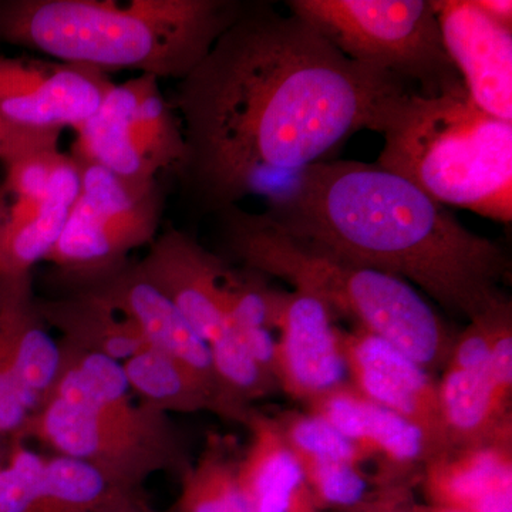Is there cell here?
Listing matches in <instances>:
<instances>
[{"label": "cell", "instance_id": "obj_1", "mask_svg": "<svg viewBox=\"0 0 512 512\" xmlns=\"http://www.w3.org/2000/svg\"><path fill=\"white\" fill-rule=\"evenodd\" d=\"M417 90L355 62L308 20L245 5L171 100L185 156L175 177L205 210L281 194L357 131L383 134Z\"/></svg>", "mask_w": 512, "mask_h": 512}, {"label": "cell", "instance_id": "obj_2", "mask_svg": "<svg viewBox=\"0 0 512 512\" xmlns=\"http://www.w3.org/2000/svg\"><path fill=\"white\" fill-rule=\"evenodd\" d=\"M286 231L416 284L446 311L476 320L510 302V256L446 205L375 164L326 160L268 200Z\"/></svg>", "mask_w": 512, "mask_h": 512}, {"label": "cell", "instance_id": "obj_3", "mask_svg": "<svg viewBox=\"0 0 512 512\" xmlns=\"http://www.w3.org/2000/svg\"><path fill=\"white\" fill-rule=\"evenodd\" d=\"M237 0H0V42L109 74L185 79L235 22Z\"/></svg>", "mask_w": 512, "mask_h": 512}, {"label": "cell", "instance_id": "obj_4", "mask_svg": "<svg viewBox=\"0 0 512 512\" xmlns=\"http://www.w3.org/2000/svg\"><path fill=\"white\" fill-rule=\"evenodd\" d=\"M225 248L248 271L289 282L357 328L379 336L430 375L443 370L457 335L409 282L299 237L266 212L220 214Z\"/></svg>", "mask_w": 512, "mask_h": 512}, {"label": "cell", "instance_id": "obj_5", "mask_svg": "<svg viewBox=\"0 0 512 512\" xmlns=\"http://www.w3.org/2000/svg\"><path fill=\"white\" fill-rule=\"evenodd\" d=\"M57 343L59 373L16 439L94 468L111 488H141L163 471L180 477L192 460L170 414L134 400L121 363Z\"/></svg>", "mask_w": 512, "mask_h": 512}, {"label": "cell", "instance_id": "obj_6", "mask_svg": "<svg viewBox=\"0 0 512 512\" xmlns=\"http://www.w3.org/2000/svg\"><path fill=\"white\" fill-rule=\"evenodd\" d=\"M377 165L443 205L512 221V123L485 113L466 87L407 97L383 133Z\"/></svg>", "mask_w": 512, "mask_h": 512}, {"label": "cell", "instance_id": "obj_7", "mask_svg": "<svg viewBox=\"0 0 512 512\" xmlns=\"http://www.w3.org/2000/svg\"><path fill=\"white\" fill-rule=\"evenodd\" d=\"M349 59L399 77L424 96L464 86L444 47L433 2L426 0H291Z\"/></svg>", "mask_w": 512, "mask_h": 512}, {"label": "cell", "instance_id": "obj_8", "mask_svg": "<svg viewBox=\"0 0 512 512\" xmlns=\"http://www.w3.org/2000/svg\"><path fill=\"white\" fill-rule=\"evenodd\" d=\"M79 163V195L45 259L69 291L128 264L131 252L160 234L164 214L160 180H126L99 165Z\"/></svg>", "mask_w": 512, "mask_h": 512}, {"label": "cell", "instance_id": "obj_9", "mask_svg": "<svg viewBox=\"0 0 512 512\" xmlns=\"http://www.w3.org/2000/svg\"><path fill=\"white\" fill-rule=\"evenodd\" d=\"M160 82L137 74L114 83L96 113L74 128L70 154L131 181L177 175L185 156L183 128Z\"/></svg>", "mask_w": 512, "mask_h": 512}, {"label": "cell", "instance_id": "obj_10", "mask_svg": "<svg viewBox=\"0 0 512 512\" xmlns=\"http://www.w3.org/2000/svg\"><path fill=\"white\" fill-rule=\"evenodd\" d=\"M0 185V275L32 274L62 234L80 190L72 154L43 151L5 167Z\"/></svg>", "mask_w": 512, "mask_h": 512}, {"label": "cell", "instance_id": "obj_11", "mask_svg": "<svg viewBox=\"0 0 512 512\" xmlns=\"http://www.w3.org/2000/svg\"><path fill=\"white\" fill-rule=\"evenodd\" d=\"M136 266L208 346L235 330L232 306L244 274L234 271L187 232L165 228Z\"/></svg>", "mask_w": 512, "mask_h": 512}, {"label": "cell", "instance_id": "obj_12", "mask_svg": "<svg viewBox=\"0 0 512 512\" xmlns=\"http://www.w3.org/2000/svg\"><path fill=\"white\" fill-rule=\"evenodd\" d=\"M113 84L109 74L84 64L0 56V116L35 130H74Z\"/></svg>", "mask_w": 512, "mask_h": 512}, {"label": "cell", "instance_id": "obj_13", "mask_svg": "<svg viewBox=\"0 0 512 512\" xmlns=\"http://www.w3.org/2000/svg\"><path fill=\"white\" fill-rule=\"evenodd\" d=\"M339 339L350 386L365 399L423 431L436 454L447 450L439 387L434 376L365 329L340 330Z\"/></svg>", "mask_w": 512, "mask_h": 512}, {"label": "cell", "instance_id": "obj_14", "mask_svg": "<svg viewBox=\"0 0 512 512\" xmlns=\"http://www.w3.org/2000/svg\"><path fill=\"white\" fill-rule=\"evenodd\" d=\"M305 412L333 429L380 463L373 488L412 487L436 451L423 431L356 392L349 382L306 404Z\"/></svg>", "mask_w": 512, "mask_h": 512}, {"label": "cell", "instance_id": "obj_15", "mask_svg": "<svg viewBox=\"0 0 512 512\" xmlns=\"http://www.w3.org/2000/svg\"><path fill=\"white\" fill-rule=\"evenodd\" d=\"M276 329L275 377L279 390L303 406L348 383L333 312L315 296L282 293Z\"/></svg>", "mask_w": 512, "mask_h": 512}, {"label": "cell", "instance_id": "obj_16", "mask_svg": "<svg viewBox=\"0 0 512 512\" xmlns=\"http://www.w3.org/2000/svg\"><path fill=\"white\" fill-rule=\"evenodd\" d=\"M444 47L470 99L512 123V29L474 0H434Z\"/></svg>", "mask_w": 512, "mask_h": 512}, {"label": "cell", "instance_id": "obj_17", "mask_svg": "<svg viewBox=\"0 0 512 512\" xmlns=\"http://www.w3.org/2000/svg\"><path fill=\"white\" fill-rule=\"evenodd\" d=\"M59 367V343L40 312L33 274L0 275V383L15 390L32 413Z\"/></svg>", "mask_w": 512, "mask_h": 512}, {"label": "cell", "instance_id": "obj_18", "mask_svg": "<svg viewBox=\"0 0 512 512\" xmlns=\"http://www.w3.org/2000/svg\"><path fill=\"white\" fill-rule=\"evenodd\" d=\"M67 292L86 293L111 311L130 319L151 348L177 357L224 396L207 343L195 333L173 303L138 272L136 264L128 262L109 275ZM232 412L239 423L237 413L234 409Z\"/></svg>", "mask_w": 512, "mask_h": 512}, {"label": "cell", "instance_id": "obj_19", "mask_svg": "<svg viewBox=\"0 0 512 512\" xmlns=\"http://www.w3.org/2000/svg\"><path fill=\"white\" fill-rule=\"evenodd\" d=\"M110 490L94 468L43 456L16 437L0 467V512H93Z\"/></svg>", "mask_w": 512, "mask_h": 512}, {"label": "cell", "instance_id": "obj_20", "mask_svg": "<svg viewBox=\"0 0 512 512\" xmlns=\"http://www.w3.org/2000/svg\"><path fill=\"white\" fill-rule=\"evenodd\" d=\"M420 484L430 505L512 512V436L441 451L427 461Z\"/></svg>", "mask_w": 512, "mask_h": 512}, {"label": "cell", "instance_id": "obj_21", "mask_svg": "<svg viewBox=\"0 0 512 512\" xmlns=\"http://www.w3.org/2000/svg\"><path fill=\"white\" fill-rule=\"evenodd\" d=\"M437 387L448 448L512 436V392L495 382L488 365L444 369Z\"/></svg>", "mask_w": 512, "mask_h": 512}, {"label": "cell", "instance_id": "obj_22", "mask_svg": "<svg viewBox=\"0 0 512 512\" xmlns=\"http://www.w3.org/2000/svg\"><path fill=\"white\" fill-rule=\"evenodd\" d=\"M131 393L167 414L211 412L235 421L220 390L177 357L156 348L141 350L121 363Z\"/></svg>", "mask_w": 512, "mask_h": 512}, {"label": "cell", "instance_id": "obj_23", "mask_svg": "<svg viewBox=\"0 0 512 512\" xmlns=\"http://www.w3.org/2000/svg\"><path fill=\"white\" fill-rule=\"evenodd\" d=\"M39 308L49 329L60 333L59 342L72 348L123 363L150 346L130 319L86 293L64 292L59 298H39Z\"/></svg>", "mask_w": 512, "mask_h": 512}, {"label": "cell", "instance_id": "obj_24", "mask_svg": "<svg viewBox=\"0 0 512 512\" xmlns=\"http://www.w3.org/2000/svg\"><path fill=\"white\" fill-rule=\"evenodd\" d=\"M251 434L238 458L237 478L252 512H288L303 483L301 467L289 450L274 417L252 410L245 423Z\"/></svg>", "mask_w": 512, "mask_h": 512}, {"label": "cell", "instance_id": "obj_25", "mask_svg": "<svg viewBox=\"0 0 512 512\" xmlns=\"http://www.w3.org/2000/svg\"><path fill=\"white\" fill-rule=\"evenodd\" d=\"M238 458L221 439H211L180 477V495L171 512H252L239 488Z\"/></svg>", "mask_w": 512, "mask_h": 512}, {"label": "cell", "instance_id": "obj_26", "mask_svg": "<svg viewBox=\"0 0 512 512\" xmlns=\"http://www.w3.org/2000/svg\"><path fill=\"white\" fill-rule=\"evenodd\" d=\"M299 467L346 463L362 467L370 458L320 417L288 410L274 417Z\"/></svg>", "mask_w": 512, "mask_h": 512}, {"label": "cell", "instance_id": "obj_27", "mask_svg": "<svg viewBox=\"0 0 512 512\" xmlns=\"http://www.w3.org/2000/svg\"><path fill=\"white\" fill-rule=\"evenodd\" d=\"M60 137L62 131L22 127L0 116V163L8 167L33 154L59 150Z\"/></svg>", "mask_w": 512, "mask_h": 512}, {"label": "cell", "instance_id": "obj_28", "mask_svg": "<svg viewBox=\"0 0 512 512\" xmlns=\"http://www.w3.org/2000/svg\"><path fill=\"white\" fill-rule=\"evenodd\" d=\"M412 487L373 488L359 507L349 512H414Z\"/></svg>", "mask_w": 512, "mask_h": 512}, {"label": "cell", "instance_id": "obj_29", "mask_svg": "<svg viewBox=\"0 0 512 512\" xmlns=\"http://www.w3.org/2000/svg\"><path fill=\"white\" fill-rule=\"evenodd\" d=\"M93 512H171L151 503L144 488H111L103 503Z\"/></svg>", "mask_w": 512, "mask_h": 512}, {"label": "cell", "instance_id": "obj_30", "mask_svg": "<svg viewBox=\"0 0 512 512\" xmlns=\"http://www.w3.org/2000/svg\"><path fill=\"white\" fill-rule=\"evenodd\" d=\"M478 8L484 10L488 16L511 28L512 2L511 0H474Z\"/></svg>", "mask_w": 512, "mask_h": 512}, {"label": "cell", "instance_id": "obj_31", "mask_svg": "<svg viewBox=\"0 0 512 512\" xmlns=\"http://www.w3.org/2000/svg\"><path fill=\"white\" fill-rule=\"evenodd\" d=\"M288 512H322L316 505L313 504L311 494H309L308 488L303 484L293 494L291 505H289Z\"/></svg>", "mask_w": 512, "mask_h": 512}, {"label": "cell", "instance_id": "obj_32", "mask_svg": "<svg viewBox=\"0 0 512 512\" xmlns=\"http://www.w3.org/2000/svg\"><path fill=\"white\" fill-rule=\"evenodd\" d=\"M414 512H460V511L450 510V508L437 507V505L414 504Z\"/></svg>", "mask_w": 512, "mask_h": 512}, {"label": "cell", "instance_id": "obj_33", "mask_svg": "<svg viewBox=\"0 0 512 512\" xmlns=\"http://www.w3.org/2000/svg\"><path fill=\"white\" fill-rule=\"evenodd\" d=\"M3 441H5V440H0V467H2L3 463H5L6 456H8V448H9V444H8V447H3Z\"/></svg>", "mask_w": 512, "mask_h": 512}]
</instances>
